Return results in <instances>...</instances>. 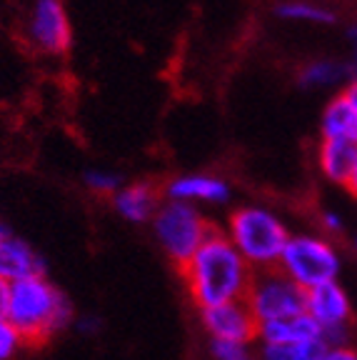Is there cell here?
Masks as SVG:
<instances>
[{
    "label": "cell",
    "instance_id": "cell-1",
    "mask_svg": "<svg viewBox=\"0 0 357 360\" xmlns=\"http://www.w3.org/2000/svg\"><path fill=\"white\" fill-rule=\"evenodd\" d=\"M180 270L190 295L200 305V310L233 303V300H245L252 281V268L247 265V260L218 228L207 236V240L197 248V253Z\"/></svg>",
    "mask_w": 357,
    "mask_h": 360
},
{
    "label": "cell",
    "instance_id": "cell-2",
    "mask_svg": "<svg viewBox=\"0 0 357 360\" xmlns=\"http://www.w3.org/2000/svg\"><path fill=\"white\" fill-rule=\"evenodd\" d=\"M6 318L25 345H40L75 321L73 303L45 276L11 283Z\"/></svg>",
    "mask_w": 357,
    "mask_h": 360
},
{
    "label": "cell",
    "instance_id": "cell-3",
    "mask_svg": "<svg viewBox=\"0 0 357 360\" xmlns=\"http://www.w3.org/2000/svg\"><path fill=\"white\" fill-rule=\"evenodd\" d=\"M225 236L252 270L278 268L285 245L290 240V233L283 220L260 205H245V208L233 210Z\"/></svg>",
    "mask_w": 357,
    "mask_h": 360
},
{
    "label": "cell",
    "instance_id": "cell-4",
    "mask_svg": "<svg viewBox=\"0 0 357 360\" xmlns=\"http://www.w3.org/2000/svg\"><path fill=\"white\" fill-rule=\"evenodd\" d=\"M152 228L165 253L180 268L197 253V248L215 231V225L207 223L193 202L183 200H168L165 205H160L152 218Z\"/></svg>",
    "mask_w": 357,
    "mask_h": 360
},
{
    "label": "cell",
    "instance_id": "cell-5",
    "mask_svg": "<svg viewBox=\"0 0 357 360\" xmlns=\"http://www.w3.org/2000/svg\"><path fill=\"white\" fill-rule=\"evenodd\" d=\"M245 303L255 315L257 326H263L270 321L307 313V290L290 281L280 268L252 270Z\"/></svg>",
    "mask_w": 357,
    "mask_h": 360
},
{
    "label": "cell",
    "instance_id": "cell-6",
    "mask_svg": "<svg viewBox=\"0 0 357 360\" xmlns=\"http://www.w3.org/2000/svg\"><path fill=\"white\" fill-rule=\"evenodd\" d=\"M278 268L300 288L315 290L325 283H335L337 273H340V258H337L335 248L323 238L290 236Z\"/></svg>",
    "mask_w": 357,
    "mask_h": 360
},
{
    "label": "cell",
    "instance_id": "cell-7",
    "mask_svg": "<svg viewBox=\"0 0 357 360\" xmlns=\"http://www.w3.org/2000/svg\"><path fill=\"white\" fill-rule=\"evenodd\" d=\"M200 318L212 340L247 345L257 338V321L245 300H233V303L205 308Z\"/></svg>",
    "mask_w": 357,
    "mask_h": 360
},
{
    "label": "cell",
    "instance_id": "cell-8",
    "mask_svg": "<svg viewBox=\"0 0 357 360\" xmlns=\"http://www.w3.org/2000/svg\"><path fill=\"white\" fill-rule=\"evenodd\" d=\"M30 35L48 53H65L70 48L73 30L60 0H35Z\"/></svg>",
    "mask_w": 357,
    "mask_h": 360
},
{
    "label": "cell",
    "instance_id": "cell-9",
    "mask_svg": "<svg viewBox=\"0 0 357 360\" xmlns=\"http://www.w3.org/2000/svg\"><path fill=\"white\" fill-rule=\"evenodd\" d=\"M307 313L313 315L323 330L352 326L350 298L337 283H325L315 290H307Z\"/></svg>",
    "mask_w": 357,
    "mask_h": 360
},
{
    "label": "cell",
    "instance_id": "cell-10",
    "mask_svg": "<svg viewBox=\"0 0 357 360\" xmlns=\"http://www.w3.org/2000/svg\"><path fill=\"white\" fill-rule=\"evenodd\" d=\"M35 276H45V260L25 240L6 236L0 243V278L6 283H18Z\"/></svg>",
    "mask_w": 357,
    "mask_h": 360
},
{
    "label": "cell",
    "instance_id": "cell-11",
    "mask_svg": "<svg viewBox=\"0 0 357 360\" xmlns=\"http://www.w3.org/2000/svg\"><path fill=\"white\" fill-rule=\"evenodd\" d=\"M257 340H260V345L310 343V340H323V328L310 313H300L292 318L257 326Z\"/></svg>",
    "mask_w": 357,
    "mask_h": 360
},
{
    "label": "cell",
    "instance_id": "cell-12",
    "mask_svg": "<svg viewBox=\"0 0 357 360\" xmlns=\"http://www.w3.org/2000/svg\"><path fill=\"white\" fill-rule=\"evenodd\" d=\"M168 198L170 200H183V202H195V200L228 202L230 186L223 178H215V175H202V173L180 175V178L170 180Z\"/></svg>",
    "mask_w": 357,
    "mask_h": 360
},
{
    "label": "cell",
    "instance_id": "cell-13",
    "mask_svg": "<svg viewBox=\"0 0 357 360\" xmlns=\"http://www.w3.org/2000/svg\"><path fill=\"white\" fill-rule=\"evenodd\" d=\"M320 170L327 175L332 183L347 186L352 170L357 165V143L345 138H323L318 150Z\"/></svg>",
    "mask_w": 357,
    "mask_h": 360
},
{
    "label": "cell",
    "instance_id": "cell-14",
    "mask_svg": "<svg viewBox=\"0 0 357 360\" xmlns=\"http://www.w3.org/2000/svg\"><path fill=\"white\" fill-rule=\"evenodd\" d=\"M357 78V68L355 63H342V60H330V58H323V60H313L307 63L305 68L297 75V83L302 88L318 90V88H335V85L350 83V80Z\"/></svg>",
    "mask_w": 357,
    "mask_h": 360
},
{
    "label": "cell",
    "instance_id": "cell-15",
    "mask_svg": "<svg viewBox=\"0 0 357 360\" xmlns=\"http://www.w3.org/2000/svg\"><path fill=\"white\" fill-rule=\"evenodd\" d=\"M112 205L130 223H145V220L155 218L157 195L148 183H135V186L120 188L112 195Z\"/></svg>",
    "mask_w": 357,
    "mask_h": 360
},
{
    "label": "cell",
    "instance_id": "cell-16",
    "mask_svg": "<svg viewBox=\"0 0 357 360\" xmlns=\"http://www.w3.org/2000/svg\"><path fill=\"white\" fill-rule=\"evenodd\" d=\"M320 130H323V138H345L357 143V108L340 93L325 108Z\"/></svg>",
    "mask_w": 357,
    "mask_h": 360
},
{
    "label": "cell",
    "instance_id": "cell-17",
    "mask_svg": "<svg viewBox=\"0 0 357 360\" xmlns=\"http://www.w3.org/2000/svg\"><path fill=\"white\" fill-rule=\"evenodd\" d=\"M278 15L283 18V20L310 22V25H332V22H335V13L323 6H315V3H307V0H287V3H280Z\"/></svg>",
    "mask_w": 357,
    "mask_h": 360
},
{
    "label": "cell",
    "instance_id": "cell-18",
    "mask_svg": "<svg viewBox=\"0 0 357 360\" xmlns=\"http://www.w3.org/2000/svg\"><path fill=\"white\" fill-rule=\"evenodd\" d=\"M327 350L323 340L310 343H285V345H260L263 360H320Z\"/></svg>",
    "mask_w": 357,
    "mask_h": 360
},
{
    "label": "cell",
    "instance_id": "cell-19",
    "mask_svg": "<svg viewBox=\"0 0 357 360\" xmlns=\"http://www.w3.org/2000/svg\"><path fill=\"white\" fill-rule=\"evenodd\" d=\"M120 183H123V178L112 170H88L85 173V186L95 193H112L115 195L120 191Z\"/></svg>",
    "mask_w": 357,
    "mask_h": 360
},
{
    "label": "cell",
    "instance_id": "cell-20",
    "mask_svg": "<svg viewBox=\"0 0 357 360\" xmlns=\"http://www.w3.org/2000/svg\"><path fill=\"white\" fill-rule=\"evenodd\" d=\"M210 353L215 360H255V355L240 343H223V340H210Z\"/></svg>",
    "mask_w": 357,
    "mask_h": 360
},
{
    "label": "cell",
    "instance_id": "cell-21",
    "mask_svg": "<svg viewBox=\"0 0 357 360\" xmlns=\"http://www.w3.org/2000/svg\"><path fill=\"white\" fill-rule=\"evenodd\" d=\"M20 345H22V340H20V335H18V330L11 326L8 318L0 315V360L13 358Z\"/></svg>",
    "mask_w": 357,
    "mask_h": 360
},
{
    "label": "cell",
    "instance_id": "cell-22",
    "mask_svg": "<svg viewBox=\"0 0 357 360\" xmlns=\"http://www.w3.org/2000/svg\"><path fill=\"white\" fill-rule=\"evenodd\" d=\"M75 326H78V330L83 333V335H95V333L100 330V321H98L95 315H85V318H78V321H75Z\"/></svg>",
    "mask_w": 357,
    "mask_h": 360
},
{
    "label": "cell",
    "instance_id": "cell-23",
    "mask_svg": "<svg viewBox=\"0 0 357 360\" xmlns=\"http://www.w3.org/2000/svg\"><path fill=\"white\" fill-rule=\"evenodd\" d=\"M320 360H357V350L352 348H330Z\"/></svg>",
    "mask_w": 357,
    "mask_h": 360
},
{
    "label": "cell",
    "instance_id": "cell-24",
    "mask_svg": "<svg viewBox=\"0 0 357 360\" xmlns=\"http://www.w3.org/2000/svg\"><path fill=\"white\" fill-rule=\"evenodd\" d=\"M8 295H11V283H6L0 278V315L6 318V310H8Z\"/></svg>",
    "mask_w": 357,
    "mask_h": 360
},
{
    "label": "cell",
    "instance_id": "cell-25",
    "mask_svg": "<svg viewBox=\"0 0 357 360\" xmlns=\"http://www.w3.org/2000/svg\"><path fill=\"white\" fill-rule=\"evenodd\" d=\"M323 223L327 225V228H330V231H332V233L342 231V220H340V215H335V213H325Z\"/></svg>",
    "mask_w": 357,
    "mask_h": 360
},
{
    "label": "cell",
    "instance_id": "cell-26",
    "mask_svg": "<svg viewBox=\"0 0 357 360\" xmlns=\"http://www.w3.org/2000/svg\"><path fill=\"white\" fill-rule=\"evenodd\" d=\"M342 96H345L347 101H350L352 105L357 108V78H355V80H350V83L345 85V90H342Z\"/></svg>",
    "mask_w": 357,
    "mask_h": 360
},
{
    "label": "cell",
    "instance_id": "cell-27",
    "mask_svg": "<svg viewBox=\"0 0 357 360\" xmlns=\"http://www.w3.org/2000/svg\"><path fill=\"white\" fill-rule=\"evenodd\" d=\"M347 38H350V48H352V63H355V68H357V25H352Z\"/></svg>",
    "mask_w": 357,
    "mask_h": 360
},
{
    "label": "cell",
    "instance_id": "cell-28",
    "mask_svg": "<svg viewBox=\"0 0 357 360\" xmlns=\"http://www.w3.org/2000/svg\"><path fill=\"white\" fill-rule=\"evenodd\" d=\"M347 191L352 193V195L357 198V165H355V170H352V175H350V180H347Z\"/></svg>",
    "mask_w": 357,
    "mask_h": 360
},
{
    "label": "cell",
    "instance_id": "cell-29",
    "mask_svg": "<svg viewBox=\"0 0 357 360\" xmlns=\"http://www.w3.org/2000/svg\"><path fill=\"white\" fill-rule=\"evenodd\" d=\"M6 240V228H3V225H0V243Z\"/></svg>",
    "mask_w": 357,
    "mask_h": 360
},
{
    "label": "cell",
    "instance_id": "cell-30",
    "mask_svg": "<svg viewBox=\"0 0 357 360\" xmlns=\"http://www.w3.org/2000/svg\"><path fill=\"white\" fill-rule=\"evenodd\" d=\"M355 248H357V238H355Z\"/></svg>",
    "mask_w": 357,
    "mask_h": 360
}]
</instances>
